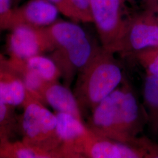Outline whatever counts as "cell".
<instances>
[{"label":"cell","instance_id":"9","mask_svg":"<svg viewBox=\"0 0 158 158\" xmlns=\"http://www.w3.org/2000/svg\"><path fill=\"white\" fill-rule=\"evenodd\" d=\"M151 155L147 148L98 135L89 128L85 136L83 146V158H151Z\"/></svg>","mask_w":158,"mask_h":158},{"label":"cell","instance_id":"20","mask_svg":"<svg viewBox=\"0 0 158 158\" xmlns=\"http://www.w3.org/2000/svg\"><path fill=\"white\" fill-rule=\"evenodd\" d=\"M77 17L78 22L93 23L91 0H70Z\"/></svg>","mask_w":158,"mask_h":158},{"label":"cell","instance_id":"3","mask_svg":"<svg viewBox=\"0 0 158 158\" xmlns=\"http://www.w3.org/2000/svg\"><path fill=\"white\" fill-rule=\"evenodd\" d=\"M10 31L7 38L9 56L6 59L18 73L29 58L55 49L45 27L20 25Z\"/></svg>","mask_w":158,"mask_h":158},{"label":"cell","instance_id":"5","mask_svg":"<svg viewBox=\"0 0 158 158\" xmlns=\"http://www.w3.org/2000/svg\"><path fill=\"white\" fill-rule=\"evenodd\" d=\"M124 1L91 0L93 23H95L102 46L113 53L124 27Z\"/></svg>","mask_w":158,"mask_h":158},{"label":"cell","instance_id":"17","mask_svg":"<svg viewBox=\"0 0 158 158\" xmlns=\"http://www.w3.org/2000/svg\"><path fill=\"white\" fill-rule=\"evenodd\" d=\"M4 158H56V156L23 141L2 142Z\"/></svg>","mask_w":158,"mask_h":158},{"label":"cell","instance_id":"6","mask_svg":"<svg viewBox=\"0 0 158 158\" xmlns=\"http://www.w3.org/2000/svg\"><path fill=\"white\" fill-rule=\"evenodd\" d=\"M122 85L123 92L119 104L121 132L126 143L143 147V136L139 135L148 123L146 110L132 85L125 77Z\"/></svg>","mask_w":158,"mask_h":158},{"label":"cell","instance_id":"25","mask_svg":"<svg viewBox=\"0 0 158 158\" xmlns=\"http://www.w3.org/2000/svg\"><path fill=\"white\" fill-rule=\"evenodd\" d=\"M12 6H14L15 7L17 6L18 4L21 1V0H12Z\"/></svg>","mask_w":158,"mask_h":158},{"label":"cell","instance_id":"16","mask_svg":"<svg viewBox=\"0 0 158 158\" xmlns=\"http://www.w3.org/2000/svg\"><path fill=\"white\" fill-rule=\"evenodd\" d=\"M25 69L34 70L49 84L58 82L59 79L61 77L60 72L56 64L51 57L45 56L44 55L35 56L28 59L19 73Z\"/></svg>","mask_w":158,"mask_h":158},{"label":"cell","instance_id":"21","mask_svg":"<svg viewBox=\"0 0 158 158\" xmlns=\"http://www.w3.org/2000/svg\"><path fill=\"white\" fill-rule=\"evenodd\" d=\"M57 8L60 13L75 22H78L77 17L70 0H47Z\"/></svg>","mask_w":158,"mask_h":158},{"label":"cell","instance_id":"8","mask_svg":"<svg viewBox=\"0 0 158 158\" xmlns=\"http://www.w3.org/2000/svg\"><path fill=\"white\" fill-rule=\"evenodd\" d=\"M59 13L56 7L47 0H29L12 8L0 20V32L20 25L45 27L57 21Z\"/></svg>","mask_w":158,"mask_h":158},{"label":"cell","instance_id":"15","mask_svg":"<svg viewBox=\"0 0 158 158\" xmlns=\"http://www.w3.org/2000/svg\"><path fill=\"white\" fill-rule=\"evenodd\" d=\"M143 104L146 110L151 132L158 135V77L148 75L143 88Z\"/></svg>","mask_w":158,"mask_h":158},{"label":"cell","instance_id":"7","mask_svg":"<svg viewBox=\"0 0 158 158\" xmlns=\"http://www.w3.org/2000/svg\"><path fill=\"white\" fill-rule=\"evenodd\" d=\"M123 92L121 83L94 108L85 125L98 135L126 143L121 130L119 119V104Z\"/></svg>","mask_w":158,"mask_h":158},{"label":"cell","instance_id":"23","mask_svg":"<svg viewBox=\"0 0 158 158\" xmlns=\"http://www.w3.org/2000/svg\"><path fill=\"white\" fill-rule=\"evenodd\" d=\"M149 10H151L154 13L158 21V0H153L149 2Z\"/></svg>","mask_w":158,"mask_h":158},{"label":"cell","instance_id":"13","mask_svg":"<svg viewBox=\"0 0 158 158\" xmlns=\"http://www.w3.org/2000/svg\"><path fill=\"white\" fill-rule=\"evenodd\" d=\"M44 100L45 104L49 105L56 113L69 114L83 121L77 99L68 86L59 82L48 85L45 91Z\"/></svg>","mask_w":158,"mask_h":158},{"label":"cell","instance_id":"22","mask_svg":"<svg viewBox=\"0 0 158 158\" xmlns=\"http://www.w3.org/2000/svg\"><path fill=\"white\" fill-rule=\"evenodd\" d=\"M12 8V0H0V20L6 17Z\"/></svg>","mask_w":158,"mask_h":158},{"label":"cell","instance_id":"18","mask_svg":"<svg viewBox=\"0 0 158 158\" xmlns=\"http://www.w3.org/2000/svg\"><path fill=\"white\" fill-rule=\"evenodd\" d=\"M0 100V141H11L20 125L12 108Z\"/></svg>","mask_w":158,"mask_h":158},{"label":"cell","instance_id":"10","mask_svg":"<svg viewBox=\"0 0 158 158\" xmlns=\"http://www.w3.org/2000/svg\"><path fill=\"white\" fill-rule=\"evenodd\" d=\"M97 48L87 36L74 45L51 52V58L59 68L65 85L69 87L76 75L89 61Z\"/></svg>","mask_w":158,"mask_h":158},{"label":"cell","instance_id":"12","mask_svg":"<svg viewBox=\"0 0 158 158\" xmlns=\"http://www.w3.org/2000/svg\"><path fill=\"white\" fill-rule=\"evenodd\" d=\"M27 93L21 74L0 53V100L12 107L24 104Z\"/></svg>","mask_w":158,"mask_h":158},{"label":"cell","instance_id":"14","mask_svg":"<svg viewBox=\"0 0 158 158\" xmlns=\"http://www.w3.org/2000/svg\"><path fill=\"white\" fill-rule=\"evenodd\" d=\"M45 28L54 50L73 45L88 36L81 27L69 21H56Z\"/></svg>","mask_w":158,"mask_h":158},{"label":"cell","instance_id":"2","mask_svg":"<svg viewBox=\"0 0 158 158\" xmlns=\"http://www.w3.org/2000/svg\"><path fill=\"white\" fill-rule=\"evenodd\" d=\"M24 111L20 121L23 141L33 147L54 154L62 158L60 142L56 132L55 114L46 108L45 104L27 97L23 104Z\"/></svg>","mask_w":158,"mask_h":158},{"label":"cell","instance_id":"24","mask_svg":"<svg viewBox=\"0 0 158 158\" xmlns=\"http://www.w3.org/2000/svg\"><path fill=\"white\" fill-rule=\"evenodd\" d=\"M0 158H4L3 154V147H2V142L0 141Z\"/></svg>","mask_w":158,"mask_h":158},{"label":"cell","instance_id":"26","mask_svg":"<svg viewBox=\"0 0 158 158\" xmlns=\"http://www.w3.org/2000/svg\"><path fill=\"white\" fill-rule=\"evenodd\" d=\"M149 1H150V0H149Z\"/></svg>","mask_w":158,"mask_h":158},{"label":"cell","instance_id":"19","mask_svg":"<svg viewBox=\"0 0 158 158\" xmlns=\"http://www.w3.org/2000/svg\"><path fill=\"white\" fill-rule=\"evenodd\" d=\"M148 75L158 77V46L143 49L133 54Z\"/></svg>","mask_w":158,"mask_h":158},{"label":"cell","instance_id":"27","mask_svg":"<svg viewBox=\"0 0 158 158\" xmlns=\"http://www.w3.org/2000/svg\"></svg>","mask_w":158,"mask_h":158},{"label":"cell","instance_id":"4","mask_svg":"<svg viewBox=\"0 0 158 158\" xmlns=\"http://www.w3.org/2000/svg\"><path fill=\"white\" fill-rule=\"evenodd\" d=\"M153 46H158V21L149 9L125 20L114 53L133 55Z\"/></svg>","mask_w":158,"mask_h":158},{"label":"cell","instance_id":"1","mask_svg":"<svg viewBox=\"0 0 158 158\" xmlns=\"http://www.w3.org/2000/svg\"><path fill=\"white\" fill-rule=\"evenodd\" d=\"M124 79L123 69L114 53L98 46L89 61L79 71L74 88L83 115L91 113L118 87Z\"/></svg>","mask_w":158,"mask_h":158},{"label":"cell","instance_id":"11","mask_svg":"<svg viewBox=\"0 0 158 158\" xmlns=\"http://www.w3.org/2000/svg\"><path fill=\"white\" fill-rule=\"evenodd\" d=\"M56 132L62 158H83V146L88 128L83 121L69 114L56 113Z\"/></svg>","mask_w":158,"mask_h":158}]
</instances>
